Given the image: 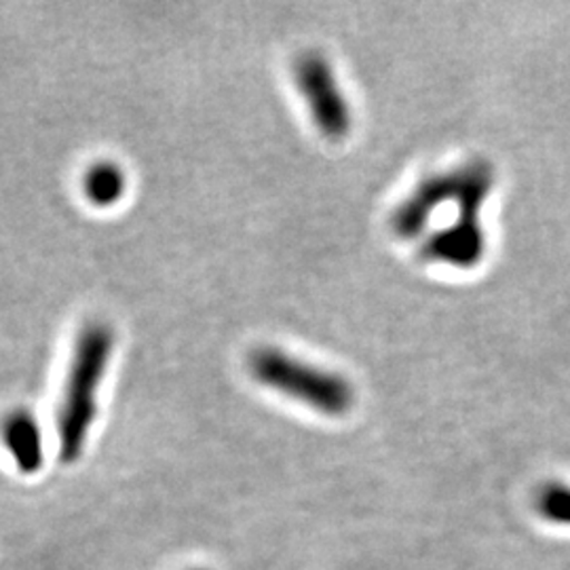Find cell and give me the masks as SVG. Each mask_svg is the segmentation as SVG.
I'll return each instance as SVG.
<instances>
[{
    "label": "cell",
    "mask_w": 570,
    "mask_h": 570,
    "mask_svg": "<svg viewBox=\"0 0 570 570\" xmlns=\"http://www.w3.org/2000/svg\"><path fill=\"white\" fill-rule=\"evenodd\" d=\"M127 176L119 164L98 161L91 165L82 178V190L87 199L98 207H110L125 195Z\"/></svg>",
    "instance_id": "5b68a950"
},
{
    "label": "cell",
    "mask_w": 570,
    "mask_h": 570,
    "mask_svg": "<svg viewBox=\"0 0 570 570\" xmlns=\"http://www.w3.org/2000/svg\"><path fill=\"white\" fill-rule=\"evenodd\" d=\"M537 510L556 527H570V487L548 484L537 497Z\"/></svg>",
    "instance_id": "8992f818"
},
{
    "label": "cell",
    "mask_w": 570,
    "mask_h": 570,
    "mask_svg": "<svg viewBox=\"0 0 570 570\" xmlns=\"http://www.w3.org/2000/svg\"><path fill=\"white\" fill-rule=\"evenodd\" d=\"M294 81L308 106L317 129L330 138H345L351 129V108L326 56L308 51L294 63Z\"/></svg>",
    "instance_id": "3957f363"
},
{
    "label": "cell",
    "mask_w": 570,
    "mask_h": 570,
    "mask_svg": "<svg viewBox=\"0 0 570 570\" xmlns=\"http://www.w3.org/2000/svg\"><path fill=\"white\" fill-rule=\"evenodd\" d=\"M115 343V332L102 322L82 327L77 336L56 416L58 454L66 465L77 463L85 452L89 431L98 414V393Z\"/></svg>",
    "instance_id": "6da1fadb"
},
{
    "label": "cell",
    "mask_w": 570,
    "mask_h": 570,
    "mask_svg": "<svg viewBox=\"0 0 570 570\" xmlns=\"http://www.w3.org/2000/svg\"><path fill=\"white\" fill-rule=\"evenodd\" d=\"M249 370L261 385L303 402L326 416H343L355 402V391L345 376L313 366L277 346L256 348L249 357Z\"/></svg>",
    "instance_id": "7a4b0ae2"
},
{
    "label": "cell",
    "mask_w": 570,
    "mask_h": 570,
    "mask_svg": "<svg viewBox=\"0 0 570 570\" xmlns=\"http://www.w3.org/2000/svg\"><path fill=\"white\" fill-rule=\"evenodd\" d=\"M2 444L23 475H35L45 465V440L37 416L23 407L9 412L0 428Z\"/></svg>",
    "instance_id": "277c9868"
},
{
    "label": "cell",
    "mask_w": 570,
    "mask_h": 570,
    "mask_svg": "<svg viewBox=\"0 0 570 570\" xmlns=\"http://www.w3.org/2000/svg\"><path fill=\"white\" fill-rule=\"evenodd\" d=\"M195 570H205V569H195Z\"/></svg>",
    "instance_id": "52a82bcc"
}]
</instances>
